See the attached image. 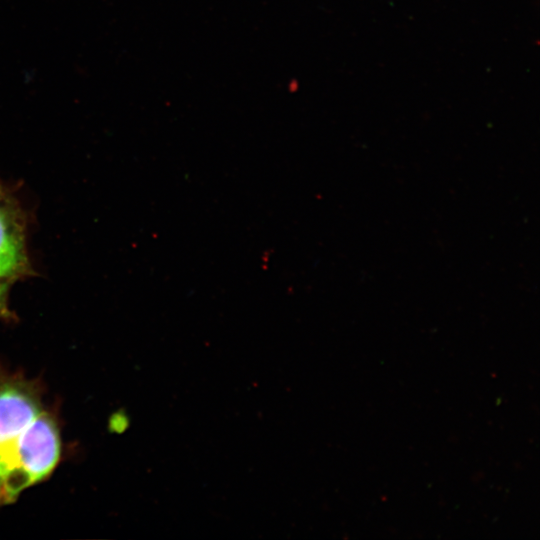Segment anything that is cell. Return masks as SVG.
Segmentation results:
<instances>
[{"label": "cell", "instance_id": "cell-1", "mask_svg": "<svg viewBox=\"0 0 540 540\" xmlns=\"http://www.w3.org/2000/svg\"><path fill=\"white\" fill-rule=\"evenodd\" d=\"M60 457L56 422L19 382L0 385V504L42 481Z\"/></svg>", "mask_w": 540, "mask_h": 540}, {"label": "cell", "instance_id": "cell-2", "mask_svg": "<svg viewBox=\"0 0 540 540\" xmlns=\"http://www.w3.org/2000/svg\"><path fill=\"white\" fill-rule=\"evenodd\" d=\"M29 268L24 219L15 198L0 182V277H20Z\"/></svg>", "mask_w": 540, "mask_h": 540}, {"label": "cell", "instance_id": "cell-3", "mask_svg": "<svg viewBox=\"0 0 540 540\" xmlns=\"http://www.w3.org/2000/svg\"><path fill=\"white\" fill-rule=\"evenodd\" d=\"M6 295V284L3 282V278L0 277V316H5L8 312Z\"/></svg>", "mask_w": 540, "mask_h": 540}]
</instances>
